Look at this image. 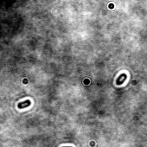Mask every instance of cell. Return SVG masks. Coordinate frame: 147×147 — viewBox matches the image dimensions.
Here are the masks:
<instances>
[{"label":"cell","instance_id":"2","mask_svg":"<svg viewBox=\"0 0 147 147\" xmlns=\"http://www.w3.org/2000/svg\"><path fill=\"white\" fill-rule=\"evenodd\" d=\"M31 102L30 100H26V101H24V102H20L18 104V108H25V107H28L29 106H30Z\"/></svg>","mask_w":147,"mask_h":147},{"label":"cell","instance_id":"3","mask_svg":"<svg viewBox=\"0 0 147 147\" xmlns=\"http://www.w3.org/2000/svg\"><path fill=\"white\" fill-rule=\"evenodd\" d=\"M69 147H72V146H69Z\"/></svg>","mask_w":147,"mask_h":147},{"label":"cell","instance_id":"1","mask_svg":"<svg viewBox=\"0 0 147 147\" xmlns=\"http://www.w3.org/2000/svg\"><path fill=\"white\" fill-rule=\"evenodd\" d=\"M126 78H127V76H126V74H121L119 76V78L117 79L116 84H117V85H121V84H123L124 81L126 80Z\"/></svg>","mask_w":147,"mask_h":147}]
</instances>
